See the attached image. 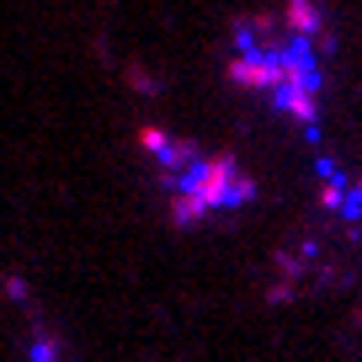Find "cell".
I'll return each instance as SVG.
<instances>
[{"mask_svg":"<svg viewBox=\"0 0 362 362\" xmlns=\"http://www.w3.org/2000/svg\"><path fill=\"white\" fill-rule=\"evenodd\" d=\"M336 48V27H330L320 0H283L277 11H250L229 27L224 69L240 90L261 96L277 117L298 128L320 123V102H325V59Z\"/></svg>","mask_w":362,"mask_h":362,"instance_id":"cell-1","label":"cell"},{"mask_svg":"<svg viewBox=\"0 0 362 362\" xmlns=\"http://www.w3.org/2000/svg\"><path fill=\"white\" fill-rule=\"evenodd\" d=\"M139 155L165 197V218L176 229H197L256 203V176L229 149H203L197 139L170 128H139Z\"/></svg>","mask_w":362,"mask_h":362,"instance_id":"cell-2","label":"cell"},{"mask_svg":"<svg viewBox=\"0 0 362 362\" xmlns=\"http://www.w3.org/2000/svg\"><path fill=\"white\" fill-rule=\"evenodd\" d=\"M315 181H320V203H325V214L336 218L341 229H362V176H357V170H346L341 160L320 155Z\"/></svg>","mask_w":362,"mask_h":362,"instance_id":"cell-3","label":"cell"}]
</instances>
